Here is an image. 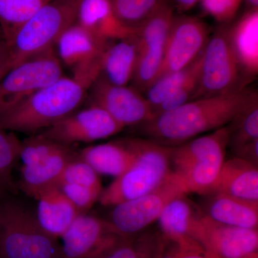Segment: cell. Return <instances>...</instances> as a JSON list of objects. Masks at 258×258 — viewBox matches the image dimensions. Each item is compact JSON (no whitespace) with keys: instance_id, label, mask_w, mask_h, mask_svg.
Returning <instances> with one entry per match:
<instances>
[{"instance_id":"cell-24","label":"cell","mask_w":258,"mask_h":258,"mask_svg":"<svg viewBox=\"0 0 258 258\" xmlns=\"http://www.w3.org/2000/svg\"><path fill=\"white\" fill-rule=\"evenodd\" d=\"M138 56L137 36L108 42L101 61L100 77L115 86L132 82Z\"/></svg>"},{"instance_id":"cell-36","label":"cell","mask_w":258,"mask_h":258,"mask_svg":"<svg viewBox=\"0 0 258 258\" xmlns=\"http://www.w3.org/2000/svg\"><path fill=\"white\" fill-rule=\"evenodd\" d=\"M160 258H208L202 252H191L179 249L171 243L169 244Z\"/></svg>"},{"instance_id":"cell-14","label":"cell","mask_w":258,"mask_h":258,"mask_svg":"<svg viewBox=\"0 0 258 258\" xmlns=\"http://www.w3.org/2000/svg\"><path fill=\"white\" fill-rule=\"evenodd\" d=\"M128 237L107 220L81 214L60 237L62 258H100Z\"/></svg>"},{"instance_id":"cell-17","label":"cell","mask_w":258,"mask_h":258,"mask_svg":"<svg viewBox=\"0 0 258 258\" xmlns=\"http://www.w3.org/2000/svg\"><path fill=\"white\" fill-rule=\"evenodd\" d=\"M76 23L105 42L134 36L137 32L120 23L112 0H77Z\"/></svg>"},{"instance_id":"cell-15","label":"cell","mask_w":258,"mask_h":258,"mask_svg":"<svg viewBox=\"0 0 258 258\" xmlns=\"http://www.w3.org/2000/svg\"><path fill=\"white\" fill-rule=\"evenodd\" d=\"M123 128L104 110L98 106H88L74 111L38 134L57 143L71 146L107 139Z\"/></svg>"},{"instance_id":"cell-12","label":"cell","mask_w":258,"mask_h":258,"mask_svg":"<svg viewBox=\"0 0 258 258\" xmlns=\"http://www.w3.org/2000/svg\"><path fill=\"white\" fill-rule=\"evenodd\" d=\"M108 42L74 23L61 34L54 49L71 78L88 90L99 77L102 55Z\"/></svg>"},{"instance_id":"cell-32","label":"cell","mask_w":258,"mask_h":258,"mask_svg":"<svg viewBox=\"0 0 258 258\" xmlns=\"http://www.w3.org/2000/svg\"><path fill=\"white\" fill-rule=\"evenodd\" d=\"M98 175L89 164L79 157L66 166L56 185L79 184L102 191L101 181Z\"/></svg>"},{"instance_id":"cell-33","label":"cell","mask_w":258,"mask_h":258,"mask_svg":"<svg viewBox=\"0 0 258 258\" xmlns=\"http://www.w3.org/2000/svg\"><path fill=\"white\" fill-rule=\"evenodd\" d=\"M57 186L81 215L86 214L98 201L102 191L79 184H63Z\"/></svg>"},{"instance_id":"cell-4","label":"cell","mask_w":258,"mask_h":258,"mask_svg":"<svg viewBox=\"0 0 258 258\" xmlns=\"http://www.w3.org/2000/svg\"><path fill=\"white\" fill-rule=\"evenodd\" d=\"M230 134L228 124L172 147L171 169L187 194L205 195L210 189L226 160Z\"/></svg>"},{"instance_id":"cell-27","label":"cell","mask_w":258,"mask_h":258,"mask_svg":"<svg viewBox=\"0 0 258 258\" xmlns=\"http://www.w3.org/2000/svg\"><path fill=\"white\" fill-rule=\"evenodd\" d=\"M51 0H0V30L9 44L18 29Z\"/></svg>"},{"instance_id":"cell-34","label":"cell","mask_w":258,"mask_h":258,"mask_svg":"<svg viewBox=\"0 0 258 258\" xmlns=\"http://www.w3.org/2000/svg\"><path fill=\"white\" fill-rule=\"evenodd\" d=\"M242 0H200L205 13L222 25L230 23L237 15Z\"/></svg>"},{"instance_id":"cell-18","label":"cell","mask_w":258,"mask_h":258,"mask_svg":"<svg viewBox=\"0 0 258 258\" xmlns=\"http://www.w3.org/2000/svg\"><path fill=\"white\" fill-rule=\"evenodd\" d=\"M197 212L185 195L171 200L158 219L160 232L169 243L179 249L202 252L203 248L191 237V227Z\"/></svg>"},{"instance_id":"cell-22","label":"cell","mask_w":258,"mask_h":258,"mask_svg":"<svg viewBox=\"0 0 258 258\" xmlns=\"http://www.w3.org/2000/svg\"><path fill=\"white\" fill-rule=\"evenodd\" d=\"M79 154L64 145L60 150L50 154L42 160L20 169V186L23 191L35 198L42 190L56 185L63 172L64 168Z\"/></svg>"},{"instance_id":"cell-9","label":"cell","mask_w":258,"mask_h":258,"mask_svg":"<svg viewBox=\"0 0 258 258\" xmlns=\"http://www.w3.org/2000/svg\"><path fill=\"white\" fill-rule=\"evenodd\" d=\"M186 195L182 181L172 171L166 181L150 192L112 207L107 220L125 237L137 235L157 221L171 200Z\"/></svg>"},{"instance_id":"cell-40","label":"cell","mask_w":258,"mask_h":258,"mask_svg":"<svg viewBox=\"0 0 258 258\" xmlns=\"http://www.w3.org/2000/svg\"><path fill=\"white\" fill-rule=\"evenodd\" d=\"M0 39H3V35H2L1 30H0ZM3 40H4V39H3Z\"/></svg>"},{"instance_id":"cell-28","label":"cell","mask_w":258,"mask_h":258,"mask_svg":"<svg viewBox=\"0 0 258 258\" xmlns=\"http://www.w3.org/2000/svg\"><path fill=\"white\" fill-rule=\"evenodd\" d=\"M203 50L189 66L175 72L163 75L155 80L144 91V96L152 106L154 113L164 102L179 91L191 75L200 69Z\"/></svg>"},{"instance_id":"cell-3","label":"cell","mask_w":258,"mask_h":258,"mask_svg":"<svg viewBox=\"0 0 258 258\" xmlns=\"http://www.w3.org/2000/svg\"><path fill=\"white\" fill-rule=\"evenodd\" d=\"M124 139L135 152L136 160L128 170L102 189L98 201L103 206L113 207L150 192L172 172V147L149 139Z\"/></svg>"},{"instance_id":"cell-21","label":"cell","mask_w":258,"mask_h":258,"mask_svg":"<svg viewBox=\"0 0 258 258\" xmlns=\"http://www.w3.org/2000/svg\"><path fill=\"white\" fill-rule=\"evenodd\" d=\"M228 37L244 78L255 77L258 74V10H247L228 26Z\"/></svg>"},{"instance_id":"cell-5","label":"cell","mask_w":258,"mask_h":258,"mask_svg":"<svg viewBox=\"0 0 258 258\" xmlns=\"http://www.w3.org/2000/svg\"><path fill=\"white\" fill-rule=\"evenodd\" d=\"M0 257L62 258L58 240L42 228L35 215L9 200L0 201Z\"/></svg>"},{"instance_id":"cell-11","label":"cell","mask_w":258,"mask_h":258,"mask_svg":"<svg viewBox=\"0 0 258 258\" xmlns=\"http://www.w3.org/2000/svg\"><path fill=\"white\" fill-rule=\"evenodd\" d=\"M191 237L208 258H258L257 229L224 225L197 212Z\"/></svg>"},{"instance_id":"cell-8","label":"cell","mask_w":258,"mask_h":258,"mask_svg":"<svg viewBox=\"0 0 258 258\" xmlns=\"http://www.w3.org/2000/svg\"><path fill=\"white\" fill-rule=\"evenodd\" d=\"M62 76L54 47L12 68L0 81V118Z\"/></svg>"},{"instance_id":"cell-29","label":"cell","mask_w":258,"mask_h":258,"mask_svg":"<svg viewBox=\"0 0 258 258\" xmlns=\"http://www.w3.org/2000/svg\"><path fill=\"white\" fill-rule=\"evenodd\" d=\"M20 144L14 132L0 128V201L14 191L13 169L19 159Z\"/></svg>"},{"instance_id":"cell-20","label":"cell","mask_w":258,"mask_h":258,"mask_svg":"<svg viewBox=\"0 0 258 258\" xmlns=\"http://www.w3.org/2000/svg\"><path fill=\"white\" fill-rule=\"evenodd\" d=\"M215 193L258 202V166L235 157L225 160L205 195Z\"/></svg>"},{"instance_id":"cell-16","label":"cell","mask_w":258,"mask_h":258,"mask_svg":"<svg viewBox=\"0 0 258 258\" xmlns=\"http://www.w3.org/2000/svg\"><path fill=\"white\" fill-rule=\"evenodd\" d=\"M209 38L208 27L203 20L186 15H174L157 79L163 75L184 69L192 63L203 52Z\"/></svg>"},{"instance_id":"cell-41","label":"cell","mask_w":258,"mask_h":258,"mask_svg":"<svg viewBox=\"0 0 258 258\" xmlns=\"http://www.w3.org/2000/svg\"><path fill=\"white\" fill-rule=\"evenodd\" d=\"M0 258H1V257H0Z\"/></svg>"},{"instance_id":"cell-7","label":"cell","mask_w":258,"mask_h":258,"mask_svg":"<svg viewBox=\"0 0 258 258\" xmlns=\"http://www.w3.org/2000/svg\"><path fill=\"white\" fill-rule=\"evenodd\" d=\"M244 79L229 41L228 25H222L204 49L198 88L191 100L244 89Z\"/></svg>"},{"instance_id":"cell-37","label":"cell","mask_w":258,"mask_h":258,"mask_svg":"<svg viewBox=\"0 0 258 258\" xmlns=\"http://www.w3.org/2000/svg\"><path fill=\"white\" fill-rule=\"evenodd\" d=\"M10 70L9 47L3 39H0V81Z\"/></svg>"},{"instance_id":"cell-1","label":"cell","mask_w":258,"mask_h":258,"mask_svg":"<svg viewBox=\"0 0 258 258\" xmlns=\"http://www.w3.org/2000/svg\"><path fill=\"white\" fill-rule=\"evenodd\" d=\"M257 94L242 89L196 98L154 115L139 125L141 133L157 143L176 147L230 124Z\"/></svg>"},{"instance_id":"cell-35","label":"cell","mask_w":258,"mask_h":258,"mask_svg":"<svg viewBox=\"0 0 258 258\" xmlns=\"http://www.w3.org/2000/svg\"><path fill=\"white\" fill-rule=\"evenodd\" d=\"M235 156L246 161L258 166V139L232 149Z\"/></svg>"},{"instance_id":"cell-23","label":"cell","mask_w":258,"mask_h":258,"mask_svg":"<svg viewBox=\"0 0 258 258\" xmlns=\"http://www.w3.org/2000/svg\"><path fill=\"white\" fill-rule=\"evenodd\" d=\"M204 204L206 216L224 225L257 229L258 202L224 194H210Z\"/></svg>"},{"instance_id":"cell-25","label":"cell","mask_w":258,"mask_h":258,"mask_svg":"<svg viewBox=\"0 0 258 258\" xmlns=\"http://www.w3.org/2000/svg\"><path fill=\"white\" fill-rule=\"evenodd\" d=\"M79 157L98 174L115 178L128 170L136 160L135 152L124 139L89 146L80 152Z\"/></svg>"},{"instance_id":"cell-10","label":"cell","mask_w":258,"mask_h":258,"mask_svg":"<svg viewBox=\"0 0 258 258\" xmlns=\"http://www.w3.org/2000/svg\"><path fill=\"white\" fill-rule=\"evenodd\" d=\"M174 10L166 0L136 32L138 56L132 82L143 94L160 72Z\"/></svg>"},{"instance_id":"cell-31","label":"cell","mask_w":258,"mask_h":258,"mask_svg":"<svg viewBox=\"0 0 258 258\" xmlns=\"http://www.w3.org/2000/svg\"><path fill=\"white\" fill-rule=\"evenodd\" d=\"M231 149L258 139L257 94L229 124Z\"/></svg>"},{"instance_id":"cell-39","label":"cell","mask_w":258,"mask_h":258,"mask_svg":"<svg viewBox=\"0 0 258 258\" xmlns=\"http://www.w3.org/2000/svg\"><path fill=\"white\" fill-rule=\"evenodd\" d=\"M248 10H258V0H245Z\"/></svg>"},{"instance_id":"cell-38","label":"cell","mask_w":258,"mask_h":258,"mask_svg":"<svg viewBox=\"0 0 258 258\" xmlns=\"http://www.w3.org/2000/svg\"><path fill=\"white\" fill-rule=\"evenodd\" d=\"M173 3L174 9L176 8L179 13H184L189 11L198 3H200V0H173Z\"/></svg>"},{"instance_id":"cell-6","label":"cell","mask_w":258,"mask_h":258,"mask_svg":"<svg viewBox=\"0 0 258 258\" xmlns=\"http://www.w3.org/2000/svg\"><path fill=\"white\" fill-rule=\"evenodd\" d=\"M77 0H51L18 29L8 44L10 69L49 49L76 23Z\"/></svg>"},{"instance_id":"cell-2","label":"cell","mask_w":258,"mask_h":258,"mask_svg":"<svg viewBox=\"0 0 258 258\" xmlns=\"http://www.w3.org/2000/svg\"><path fill=\"white\" fill-rule=\"evenodd\" d=\"M87 93V88L72 78L62 76L2 117L0 128L32 135L40 133L79 110Z\"/></svg>"},{"instance_id":"cell-30","label":"cell","mask_w":258,"mask_h":258,"mask_svg":"<svg viewBox=\"0 0 258 258\" xmlns=\"http://www.w3.org/2000/svg\"><path fill=\"white\" fill-rule=\"evenodd\" d=\"M166 0H112L120 23L134 31L152 16Z\"/></svg>"},{"instance_id":"cell-13","label":"cell","mask_w":258,"mask_h":258,"mask_svg":"<svg viewBox=\"0 0 258 258\" xmlns=\"http://www.w3.org/2000/svg\"><path fill=\"white\" fill-rule=\"evenodd\" d=\"M86 100L88 106L104 110L123 128L142 125L154 116L150 103L137 88L115 86L100 76L88 88Z\"/></svg>"},{"instance_id":"cell-19","label":"cell","mask_w":258,"mask_h":258,"mask_svg":"<svg viewBox=\"0 0 258 258\" xmlns=\"http://www.w3.org/2000/svg\"><path fill=\"white\" fill-rule=\"evenodd\" d=\"M37 201V221L42 229L59 240L81 214L57 185L49 186L35 198Z\"/></svg>"},{"instance_id":"cell-26","label":"cell","mask_w":258,"mask_h":258,"mask_svg":"<svg viewBox=\"0 0 258 258\" xmlns=\"http://www.w3.org/2000/svg\"><path fill=\"white\" fill-rule=\"evenodd\" d=\"M169 244L160 231L146 230L126 237L100 258H160Z\"/></svg>"}]
</instances>
